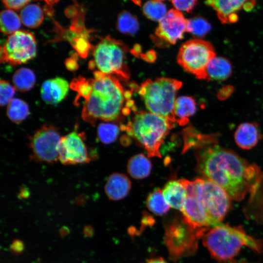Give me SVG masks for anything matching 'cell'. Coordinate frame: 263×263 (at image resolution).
<instances>
[{
  "mask_svg": "<svg viewBox=\"0 0 263 263\" xmlns=\"http://www.w3.org/2000/svg\"><path fill=\"white\" fill-rule=\"evenodd\" d=\"M206 137L195 146H198L195 155L199 172L221 187L235 201H241L248 192L255 191L261 177L259 168L230 150L206 144Z\"/></svg>",
  "mask_w": 263,
  "mask_h": 263,
  "instance_id": "6da1fadb",
  "label": "cell"
},
{
  "mask_svg": "<svg viewBox=\"0 0 263 263\" xmlns=\"http://www.w3.org/2000/svg\"><path fill=\"white\" fill-rule=\"evenodd\" d=\"M127 96L130 95L115 76L94 71V78L87 79L82 93L84 102L81 117L92 126L97 120L115 121L125 109Z\"/></svg>",
  "mask_w": 263,
  "mask_h": 263,
  "instance_id": "7a4b0ae2",
  "label": "cell"
},
{
  "mask_svg": "<svg viewBox=\"0 0 263 263\" xmlns=\"http://www.w3.org/2000/svg\"><path fill=\"white\" fill-rule=\"evenodd\" d=\"M203 243L210 255L219 262L234 259L244 246L261 252L263 243L247 235L241 226L220 224L204 234Z\"/></svg>",
  "mask_w": 263,
  "mask_h": 263,
  "instance_id": "3957f363",
  "label": "cell"
},
{
  "mask_svg": "<svg viewBox=\"0 0 263 263\" xmlns=\"http://www.w3.org/2000/svg\"><path fill=\"white\" fill-rule=\"evenodd\" d=\"M174 126L161 116L150 112H141L128 123L125 130L144 147L149 157H161L160 146Z\"/></svg>",
  "mask_w": 263,
  "mask_h": 263,
  "instance_id": "277c9868",
  "label": "cell"
},
{
  "mask_svg": "<svg viewBox=\"0 0 263 263\" xmlns=\"http://www.w3.org/2000/svg\"><path fill=\"white\" fill-rule=\"evenodd\" d=\"M182 85L180 81L170 78L148 79L141 84L138 93L150 112L174 124L173 108L176 94Z\"/></svg>",
  "mask_w": 263,
  "mask_h": 263,
  "instance_id": "5b68a950",
  "label": "cell"
},
{
  "mask_svg": "<svg viewBox=\"0 0 263 263\" xmlns=\"http://www.w3.org/2000/svg\"><path fill=\"white\" fill-rule=\"evenodd\" d=\"M127 50L121 41L110 36L102 38L94 47V60L90 62V68L96 67L97 71L105 74L128 79L129 72L125 63Z\"/></svg>",
  "mask_w": 263,
  "mask_h": 263,
  "instance_id": "8992f818",
  "label": "cell"
},
{
  "mask_svg": "<svg viewBox=\"0 0 263 263\" xmlns=\"http://www.w3.org/2000/svg\"><path fill=\"white\" fill-rule=\"evenodd\" d=\"M207 228H195L183 219L174 220L165 226L164 243L173 261L193 255L198 247V240Z\"/></svg>",
  "mask_w": 263,
  "mask_h": 263,
  "instance_id": "52a82bcc",
  "label": "cell"
},
{
  "mask_svg": "<svg viewBox=\"0 0 263 263\" xmlns=\"http://www.w3.org/2000/svg\"><path fill=\"white\" fill-rule=\"evenodd\" d=\"M215 56L214 49L209 42L196 38L182 44L177 55V61L187 72L198 79L207 80V66Z\"/></svg>",
  "mask_w": 263,
  "mask_h": 263,
  "instance_id": "ba28073f",
  "label": "cell"
},
{
  "mask_svg": "<svg viewBox=\"0 0 263 263\" xmlns=\"http://www.w3.org/2000/svg\"><path fill=\"white\" fill-rule=\"evenodd\" d=\"M37 54V41L31 32L19 30L10 35L0 47L1 63L12 65L26 63Z\"/></svg>",
  "mask_w": 263,
  "mask_h": 263,
  "instance_id": "9c48e42d",
  "label": "cell"
},
{
  "mask_svg": "<svg viewBox=\"0 0 263 263\" xmlns=\"http://www.w3.org/2000/svg\"><path fill=\"white\" fill-rule=\"evenodd\" d=\"M61 137L55 126L48 124L43 125L29 138L31 159L50 164L58 161Z\"/></svg>",
  "mask_w": 263,
  "mask_h": 263,
  "instance_id": "30bf717a",
  "label": "cell"
},
{
  "mask_svg": "<svg viewBox=\"0 0 263 263\" xmlns=\"http://www.w3.org/2000/svg\"><path fill=\"white\" fill-rule=\"evenodd\" d=\"M200 197L213 226L221 224L230 203L229 195L221 187L207 179L200 178Z\"/></svg>",
  "mask_w": 263,
  "mask_h": 263,
  "instance_id": "8fae6325",
  "label": "cell"
},
{
  "mask_svg": "<svg viewBox=\"0 0 263 263\" xmlns=\"http://www.w3.org/2000/svg\"><path fill=\"white\" fill-rule=\"evenodd\" d=\"M179 182L184 186L187 196L181 210L184 220L195 228H207L212 224L202 203L200 197V178L193 181L181 179Z\"/></svg>",
  "mask_w": 263,
  "mask_h": 263,
  "instance_id": "7c38bea8",
  "label": "cell"
},
{
  "mask_svg": "<svg viewBox=\"0 0 263 263\" xmlns=\"http://www.w3.org/2000/svg\"><path fill=\"white\" fill-rule=\"evenodd\" d=\"M86 135L77 129L61 137L59 148V161L63 165L89 163L92 158L86 145Z\"/></svg>",
  "mask_w": 263,
  "mask_h": 263,
  "instance_id": "4fadbf2b",
  "label": "cell"
},
{
  "mask_svg": "<svg viewBox=\"0 0 263 263\" xmlns=\"http://www.w3.org/2000/svg\"><path fill=\"white\" fill-rule=\"evenodd\" d=\"M187 20L180 11L171 9L159 21L155 35L163 41L174 44L183 38L186 32Z\"/></svg>",
  "mask_w": 263,
  "mask_h": 263,
  "instance_id": "5bb4252c",
  "label": "cell"
},
{
  "mask_svg": "<svg viewBox=\"0 0 263 263\" xmlns=\"http://www.w3.org/2000/svg\"><path fill=\"white\" fill-rule=\"evenodd\" d=\"M206 2L215 10L223 23L237 21V14L241 10L250 11L255 4L254 0H207Z\"/></svg>",
  "mask_w": 263,
  "mask_h": 263,
  "instance_id": "9a60e30c",
  "label": "cell"
},
{
  "mask_svg": "<svg viewBox=\"0 0 263 263\" xmlns=\"http://www.w3.org/2000/svg\"><path fill=\"white\" fill-rule=\"evenodd\" d=\"M69 87L68 82L61 77L47 80L42 84L41 96L47 104H56L65 97L68 92Z\"/></svg>",
  "mask_w": 263,
  "mask_h": 263,
  "instance_id": "2e32d148",
  "label": "cell"
},
{
  "mask_svg": "<svg viewBox=\"0 0 263 263\" xmlns=\"http://www.w3.org/2000/svg\"><path fill=\"white\" fill-rule=\"evenodd\" d=\"M131 188V181L126 175L114 173L108 177L105 186V191L109 199L116 201L126 197Z\"/></svg>",
  "mask_w": 263,
  "mask_h": 263,
  "instance_id": "e0dca14e",
  "label": "cell"
},
{
  "mask_svg": "<svg viewBox=\"0 0 263 263\" xmlns=\"http://www.w3.org/2000/svg\"><path fill=\"white\" fill-rule=\"evenodd\" d=\"M260 137L257 125L253 123L241 124L234 133L236 143L244 150H249L255 147Z\"/></svg>",
  "mask_w": 263,
  "mask_h": 263,
  "instance_id": "ac0fdd59",
  "label": "cell"
},
{
  "mask_svg": "<svg viewBox=\"0 0 263 263\" xmlns=\"http://www.w3.org/2000/svg\"><path fill=\"white\" fill-rule=\"evenodd\" d=\"M162 191L169 206L181 211L186 198L187 191L179 181L171 180L168 182Z\"/></svg>",
  "mask_w": 263,
  "mask_h": 263,
  "instance_id": "d6986e66",
  "label": "cell"
},
{
  "mask_svg": "<svg viewBox=\"0 0 263 263\" xmlns=\"http://www.w3.org/2000/svg\"><path fill=\"white\" fill-rule=\"evenodd\" d=\"M206 73L207 80H224L231 74V63L225 57L215 56L208 64Z\"/></svg>",
  "mask_w": 263,
  "mask_h": 263,
  "instance_id": "ffe728a7",
  "label": "cell"
},
{
  "mask_svg": "<svg viewBox=\"0 0 263 263\" xmlns=\"http://www.w3.org/2000/svg\"><path fill=\"white\" fill-rule=\"evenodd\" d=\"M196 111L195 100L190 96H181L176 98L173 108V113L176 122L183 126L188 122L189 117Z\"/></svg>",
  "mask_w": 263,
  "mask_h": 263,
  "instance_id": "44dd1931",
  "label": "cell"
},
{
  "mask_svg": "<svg viewBox=\"0 0 263 263\" xmlns=\"http://www.w3.org/2000/svg\"><path fill=\"white\" fill-rule=\"evenodd\" d=\"M152 168L150 161L143 154L134 155L129 160L127 170L135 179H142L149 175Z\"/></svg>",
  "mask_w": 263,
  "mask_h": 263,
  "instance_id": "7402d4cb",
  "label": "cell"
},
{
  "mask_svg": "<svg viewBox=\"0 0 263 263\" xmlns=\"http://www.w3.org/2000/svg\"><path fill=\"white\" fill-rule=\"evenodd\" d=\"M21 22L25 26L35 28L39 26L44 19L42 9L38 4H30L26 5L20 13Z\"/></svg>",
  "mask_w": 263,
  "mask_h": 263,
  "instance_id": "603a6c76",
  "label": "cell"
},
{
  "mask_svg": "<svg viewBox=\"0 0 263 263\" xmlns=\"http://www.w3.org/2000/svg\"><path fill=\"white\" fill-rule=\"evenodd\" d=\"M12 81L15 89L21 92L30 90L36 84V75L32 70L28 68H21L15 72Z\"/></svg>",
  "mask_w": 263,
  "mask_h": 263,
  "instance_id": "cb8c5ba5",
  "label": "cell"
},
{
  "mask_svg": "<svg viewBox=\"0 0 263 263\" xmlns=\"http://www.w3.org/2000/svg\"><path fill=\"white\" fill-rule=\"evenodd\" d=\"M6 113L8 118L12 122L19 124L29 114V106L24 101L14 98L8 104Z\"/></svg>",
  "mask_w": 263,
  "mask_h": 263,
  "instance_id": "d4e9b609",
  "label": "cell"
},
{
  "mask_svg": "<svg viewBox=\"0 0 263 263\" xmlns=\"http://www.w3.org/2000/svg\"><path fill=\"white\" fill-rule=\"evenodd\" d=\"M146 204L149 209L157 215L166 214L170 207L160 188L155 189L148 195Z\"/></svg>",
  "mask_w": 263,
  "mask_h": 263,
  "instance_id": "484cf974",
  "label": "cell"
},
{
  "mask_svg": "<svg viewBox=\"0 0 263 263\" xmlns=\"http://www.w3.org/2000/svg\"><path fill=\"white\" fill-rule=\"evenodd\" d=\"M21 21L17 14L10 9L3 10L0 13V28L2 33L12 34L19 30Z\"/></svg>",
  "mask_w": 263,
  "mask_h": 263,
  "instance_id": "4316f807",
  "label": "cell"
},
{
  "mask_svg": "<svg viewBox=\"0 0 263 263\" xmlns=\"http://www.w3.org/2000/svg\"><path fill=\"white\" fill-rule=\"evenodd\" d=\"M137 18L127 11H123L118 16L117 29L122 33L128 35L135 34L139 29Z\"/></svg>",
  "mask_w": 263,
  "mask_h": 263,
  "instance_id": "83f0119b",
  "label": "cell"
},
{
  "mask_svg": "<svg viewBox=\"0 0 263 263\" xmlns=\"http://www.w3.org/2000/svg\"><path fill=\"white\" fill-rule=\"evenodd\" d=\"M143 12L149 19L160 21L166 15L167 8L164 3L157 0H149L143 6Z\"/></svg>",
  "mask_w": 263,
  "mask_h": 263,
  "instance_id": "f1b7e54d",
  "label": "cell"
},
{
  "mask_svg": "<svg viewBox=\"0 0 263 263\" xmlns=\"http://www.w3.org/2000/svg\"><path fill=\"white\" fill-rule=\"evenodd\" d=\"M210 30V23L203 18L196 17L187 20L186 32L196 37H204Z\"/></svg>",
  "mask_w": 263,
  "mask_h": 263,
  "instance_id": "f546056e",
  "label": "cell"
},
{
  "mask_svg": "<svg viewBox=\"0 0 263 263\" xmlns=\"http://www.w3.org/2000/svg\"><path fill=\"white\" fill-rule=\"evenodd\" d=\"M119 130L117 126L112 123H102L97 129V138L103 143L111 144L117 138Z\"/></svg>",
  "mask_w": 263,
  "mask_h": 263,
  "instance_id": "4dcf8cb0",
  "label": "cell"
},
{
  "mask_svg": "<svg viewBox=\"0 0 263 263\" xmlns=\"http://www.w3.org/2000/svg\"><path fill=\"white\" fill-rule=\"evenodd\" d=\"M15 93V88L5 80L0 82V104L1 106H5L13 99Z\"/></svg>",
  "mask_w": 263,
  "mask_h": 263,
  "instance_id": "1f68e13d",
  "label": "cell"
},
{
  "mask_svg": "<svg viewBox=\"0 0 263 263\" xmlns=\"http://www.w3.org/2000/svg\"><path fill=\"white\" fill-rule=\"evenodd\" d=\"M171 3L179 11L191 13L197 3V0H170Z\"/></svg>",
  "mask_w": 263,
  "mask_h": 263,
  "instance_id": "d6a6232c",
  "label": "cell"
},
{
  "mask_svg": "<svg viewBox=\"0 0 263 263\" xmlns=\"http://www.w3.org/2000/svg\"><path fill=\"white\" fill-rule=\"evenodd\" d=\"M31 0H2L4 4L8 8L19 9L23 8Z\"/></svg>",
  "mask_w": 263,
  "mask_h": 263,
  "instance_id": "836d02e7",
  "label": "cell"
},
{
  "mask_svg": "<svg viewBox=\"0 0 263 263\" xmlns=\"http://www.w3.org/2000/svg\"><path fill=\"white\" fill-rule=\"evenodd\" d=\"M11 251L15 254H21L24 250V245L23 242L19 239L14 240L10 246Z\"/></svg>",
  "mask_w": 263,
  "mask_h": 263,
  "instance_id": "e575fe53",
  "label": "cell"
},
{
  "mask_svg": "<svg viewBox=\"0 0 263 263\" xmlns=\"http://www.w3.org/2000/svg\"><path fill=\"white\" fill-rule=\"evenodd\" d=\"M77 56V54L75 53L66 60L65 64L67 69L71 71H75L77 69L78 65Z\"/></svg>",
  "mask_w": 263,
  "mask_h": 263,
  "instance_id": "d590c367",
  "label": "cell"
},
{
  "mask_svg": "<svg viewBox=\"0 0 263 263\" xmlns=\"http://www.w3.org/2000/svg\"><path fill=\"white\" fill-rule=\"evenodd\" d=\"M83 233L85 237H91L94 235V228L90 225H86L83 229Z\"/></svg>",
  "mask_w": 263,
  "mask_h": 263,
  "instance_id": "8d00e7d4",
  "label": "cell"
},
{
  "mask_svg": "<svg viewBox=\"0 0 263 263\" xmlns=\"http://www.w3.org/2000/svg\"><path fill=\"white\" fill-rule=\"evenodd\" d=\"M145 263H168L161 257H158L148 260Z\"/></svg>",
  "mask_w": 263,
  "mask_h": 263,
  "instance_id": "74e56055",
  "label": "cell"
},
{
  "mask_svg": "<svg viewBox=\"0 0 263 263\" xmlns=\"http://www.w3.org/2000/svg\"><path fill=\"white\" fill-rule=\"evenodd\" d=\"M69 228L66 226L62 227L59 231V234L62 237H65L69 233Z\"/></svg>",
  "mask_w": 263,
  "mask_h": 263,
  "instance_id": "f35d334b",
  "label": "cell"
},
{
  "mask_svg": "<svg viewBox=\"0 0 263 263\" xmlns=\"http://www.w3.org/2000/svg\"><path fill=\"white\" fill-rule=\"evenodd\" d=\"M44 0L48 4L51 5L57 2L59 0Z\"/></svg>",
  "mask_w": 263,
  "mask_h": 263,
  "instance_id": "ab89813d",
  "label": "cell"
},
{
  "mask_svg": "<svg viewBox=\"0 0 263 263\" xmlns=\"http://www.w3.org/2000/svg\"><path fill=\"white\" fill-rule=\"evenodd\" d=\"M131 0L134 3H135V4L138 6L141 5L142 0Z\"/></svg>",
  "mask_w": 263,
  "mask_h": 263,
  "instance_id": "60d3db41",
  "label": "cell"
},
{
  "mask_svg": "<svg viewBox=\"0 0 263 263\" xmlns=\"http://www.w3.org/2000/svg\"><path fill=\"white\" fill-rule=\"evenodd\" d=\"M157 0L160 1V0Z\"/></svg>",
  "mask_w": 263,
  "mask_h": 263,
  "instance_id": "b9f144b4",
  "label": "cell"
}]
</instances>
